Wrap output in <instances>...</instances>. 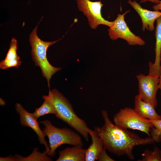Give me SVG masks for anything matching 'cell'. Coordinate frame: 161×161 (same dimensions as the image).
I'll return each mask as SVG.
<instances>
[{
	"mask_svg": "<svg viewBox=\"0 0 161 161\" xmlns=\"http://www.w3.org/2000/svg\"><path fill=\"white\" fill-rule=\"evenodd\" d=\"M101 113L104 125L95 127L94 131L101 139L103 146L111 153L119 157L125 155L130 160H134L132 150L134 146L154 143L150 137H140L136 134L113 123L106 111L103 110Z\"/></svg>",
	"mask_w": 161,
	"mask_h": 161,
	"instance_id": "obj_1",
	"label": "cell"
},
{
	"mask_svg": "<svg viewBox=\"0 0 161 161\" xmlns=\"http://www.w3.org/2000/svg\"><path fill=\"white\" fill-rule=\"evenodd\" d=\"M44 100L49 102L57 112L56 117L62 120L80 134L86 141L89 140V133L86 129L87 124L79 118L74 111L68 99L57 89L49 90L48 95H43Z\"/></svg>",
	"mask_w": 161,
	"mask_h": 161,
	"instance_id": "obj_2",
	"label": "cell"
},
{
	"mask_svg": "<svg viewBox=\"0 0 161 161\" xmlns=\"http://www.w3.org/2000/svg\"><path fill=\"white\" fill-rule=\"evenodd\" d=\"M39 23L30 35L29 41L32 47V58L35 65L40 68L43 76L47 80L48 86L50 89V78L53 75L61 68L55 67L49 63L47 58V52L49 46L59 40L52 42H46L41 39L37 34Z\"/></svg>",
	"mask_w": 161,
	"mask_h": 161,
	"instance_id": "obj_3",
	"label": "cell"
},
{
	"mask_svg": "<svg viewBox=\"0 0 161 161\" xmlns=\"http://www.w3.org/2000/svg\"><path fill=\"white\" fill-rule=\"evenodd\" d=\"M40 123L44 126L43 131L49 140L50 150L47 154L48 156H54L57 148L64 144L74 146L83 145L81 136L72 130L66 128H60L56 127L47 119Z\"/></svg>",
	"mask_w": 161,
	"mask_h": 161,
	"instance_id": "obj_4",
	"label": "cell"
},
{
	"mask_svg": "<svg viewBox=\"0 0 161 161\" xmlns=\"http://www.w3.org/2000/svg\"><path fill=\"white\" fill-rule=\"evenodd\" d=\"M113 121L114 124L120 127L138 130L144 132L150 137V131L154 127L147 119L140 116L134 109L127 107L120 109L114 115Z\"/></svg>",
	"mask_w": 161,
	"mask_h": 161,
	"instance_id": "obj_5",
	"label": "cell"
},
{
	"mask_svg": "<svg viewBox=\"0 0 161 161\" xmlns=\"http://www.w3.org/2000/svg\"><path fill=\"white\" fill-rule=\"evenodd\" d=\"M80 11L83 12L87 18L89 25L93 29L103 24L109 27L112 26L114 21L105 20L102 16L101 9L103 4L101 1H92L90 0H76Z\"/></svg>",
	"mask_w": 161,
	"mask_h": 161,
	"instance_id": "obj_6",
	"label": "cell"
},
{
	"mask_svg": "<svg viewBox=\"0 0 161 161\" xmlns=\"http://www.w3.org/2000/svg\"><path fill=\"white\" fill-rule=\"evenodd\" d=\"M129 12L130 10H128L123 14H118L113 25L108 29L109 35L113 40L118 38L124 39L130 45H144L145 42L131 31L125 21V15Z\"/></svg>",
	"mask_w": 161,
	"mask_h": 161,
	"instance_id": "obj_7",
	"label": "cell"
},
{
	"mask_svg": "<svg viewBox=\"0 0 161 161\" xmlns=\"http://www.w3.org/2000/svg\"><path fill=\"white\" fill-rule=\"evenodd\" d=\"M138 93L141 99L152 105L155 108L157 106L156 95L159 89V77L149 74H140L137 75Z\"/></svg>",
	"mask_w": 161,
	"mask_h": 161,
	"instance_id": "obj_8",
	"label": "cell"
},
{
	"mask_svg": "<svg viewBox=\"0 0 161 161\" xmlns=\"http://www.w3.org/2000/svg\"><path fill=\"white\" fill-rule=\"evenodd\" d=\"M15 109L19 115L21 124L23 126L30 128L35 132L40 144L44 145L46 148L45 151L48 154L50 149L45 139L46 135L44 131L40 129L37 120L32 116L31 113L27 112L19 103L16 104Z\"/></svg>",
	"mask_w": 161,
	"mask_h": 161,
	"instance_id": "obj_9",
	"label": "cell"
},
{
	"mask_svg": "<svg viewBox=\"0 0 161 161\" xmlns=\"http://www.w3.org/2000/svg\"><path fill=\"white\" fill-rule=\"evenodd\" d=\"M128 2L140 16L142 23V30L144 31L146 29L152 31L154 30V22L157 18L161 16V11H152L145 9L135 1H132L129 0Z\"/></svg>",
	"mask_w": 161,
	"mask_h": 161,
	"instance_id": "obj_10",
	"label": "cell"
},
{
	"mask_svg": "<svg viewBox=\"0 0 161 161\" xmlns=\"http://www.w3.org/2000/svg\"><path fill=\"white\" fill-rule=\"evenodd\" d=\"M157 26L155 30L156 41L155 52V58L154 63L149 62V73L160 77L161 74V16L156 19Z\"/></svg>",
	"mask_w": 161,
	"mask_h": 161,
	"instance_id": "obj_11",
	"label": "cell"
},
{
	"mask_svg": "<svg viewBox=\"0 0 161 161\" xmlns=\"http://www.w3.org/2000/svg\"><path fill=\"white\" fill-rule=\"evenodd\" d=\"M82 145L68 147L59 152V156L56 161H84L86 149Z\"/></svg>",
	"mask_w": 161,
	"mask_h": 161,
	"instance_id": "obj_12",
	"label": "cell"
},
{
	"mask_svg": "<svg viewBox=\"0 0 161 161\" xmlns=\"http://www.w3.org/2000/svg\"><path fill=\"white\" fill-rule=\"evenodd\" d=\"M155 109L151 104L142 100L139 95H135L134 109L140 116L150 120H161V116L157 113Z\"/></svg>",
	"mask_w": 161,
	"mask_h": 161,
	"instance_id": "obj_13",
	"label": "cell"
},
{
	"mask_svg": "<svg viewBox=\"0 0 161 161\" xmlns=\"http://www.w3.org/2000/svg\"><path fill=\"white\" fill-rule=\"evenodd\" d=\"M86 129L91 136L92 142L86 149L85 161H95L97 160L99 154L103 147V143L94 130L88 127Z\"/></svg>",
	"mask_w": 161,
	"mask_h": 161,
	"instance_id": "obj_14",
	"label": "cell"
},
{
	"mask_svg": "<svg viewBox=\"0 0 161 161\" xmlns=\"http://www.w3.org/2000/svg\"><path fill=\"white\" fill-rule=\"evenodd\" d=\"M45 151L43 153L38 151L37 148H35L32 153L26 157H24L18 154L14 155L15 161H50L52 159L48 156Z\"/></svg>",
	"mask_w": 161,
	"mask_h": 161,
	"instance_id": "obj_15",
	"label": "cell"
},
{
	"mask_svg": "<svg viewBox=\"0 0 161 161\" xmlns=\"http://www.w3.org/2000/svg\"><path fill=\"white\" fill-rule=\"evenodd\" d=\"M42 105L39 108L35 109V112L31 113L32 116L36 119L41 116L49 114H57V112L53 106L47 100H44Z\"/></svg>",
	"mask_w": 161,
	"mask_h": 161,
	"instance_id": "obj_16",
	"label": "cell"
},
{
	"mask_svg": "<svg viewBox=\"0 0 161 161\" xmlns=\"http://www.w3.org/2000/svg\"><path fill=\"white\" fill-rule=\"evenodd\" d=\"M137 161H161V150L157 147L152 151L147 149L142 154L141 159Z\"/></svg>",
	"mask_w": 161,
	"mask_h": 161,
	"instance_id": "obj_17",
	"label": "cell"
},
{
	"mask_svg": "<svg viewBox=\"0 0 161 161\" xmlns=\"http://www.w3.org/2000/svg\"><path fill=\"white\" fill-rule=\"evenodd\" d=\"M154 126L150 131V137L154 142L159 143L161 136V120H154L147 119Z\"/></svg>",
	"mask_w": 161,
	"mask_h": 161,
	"instance_id": "obj_18",
	"label": "cell"
},
{
	"mask_svg": "<svg viewBox=\"0 0 161 161\" xmlns=\"http://www.w3.org/2000/svg\"><path fill=\"white\" fill-rule=\"evenodd\" d=\"M17 40L13 38L10 42L9 49L4 59L10 60L16 59L20 60V58L17 53Z\"/></svg>",
	"mask_w": 161,
	"mask_h": 161,
	"instance_id": "obj_19",
	"label": "cell"
},
{
	"mask_svg": "<svg viewBox=\"0 0 161 161\" xmlns=\"http://www.w3.org/2000/svg\"><path fill=\"white\" fill-rule=\"evenodd\" d=\"M21 64V61L17 59H4L0 62V68L1 69H5L11 67L18 68Z\"/></svg>",
	"mask_w": 161,
	"mask_h": 161,
	"instance_id": "obj_20",
	"label": "cell"
},
{
	"mask_svg": "<svg viewBox=\"0 0 161 161\" xmlns=\"http://www.w3.org/2000/svg\"><path fill=\"white\" fill-rule=\"evenodd\" d=\"M106 149L104 146L100 152L97 160L99 161H114L113 159L110 157L106 153Z\"/></svg>",
	"mask_w": 161,
	"mask_h": 161,
	"instance_id": "obj_21",
	"label": "cell"
},
{
	"mask_svg": "<svg viewBox=\"0 0 161 161\" xmlns=\"http://www.w3.org/2000/svg\"><path fill=\"white\" fill-rule=\"evenodd\" d=\"M0 161H15V157L14 156L10 155L5 157H0Z\"/></svg>",
	"mask_w": 161,
	"mask_h": 161,
	"instance_id": "obj_22",
	"label": "cell"
},
{
	"mask_svg": "<svg viewBox=\"0 0 161 161\" xmlns=\"http://www.w3.org/2000/svg\"><path fill=\"white\" fill-rule=\"evenodd\" d=\"M148 1L157 4L159 3L160 1L159 0H140V2L141 3H145Z\"/></svg>",
	"mask_w": 161,
	"mask_h": 161,
	"instance_id": "obj_23",
	"label": "cell"
},
{
	"mask_svg": "<svg viewBox=\"0 0 161 161\" xmlns=\"http://www.w3.org/2000/svg\"><path fill=\"white\" fill-rule=\"evenodd\" d=\"M153 8L155 10H161V1L158 4L154 5Z\"/></svg>",
	"mask_w": 161,
	"mask_h": 161,
	"instance_id": "obj_24",
	"label": "cell"
},
{
	"mask_svg": "<svg viewBox=\"0 0 161 161\" xmlns=\"http://www.w3.org/2000/svg\"><path fill=\"white\" fill-rule=\"evenodd\" d=\"M159 89L160 90V95L161 96V74L159 77Z\"/></svg>",
	"mask_w": 161,
	"mask_h": 161,
	"instance_id": "obj_25",
	"label": "cell"
},
{
	"mask_svg": "<svg viewBox=\"0 0 161 161\" xmlns=\"http://www.w3.org/2000/svg\"><path fill=\"white\" fill-rule=\"evenodd\" d=\"M160 142H161V136L160 137Z\"/></svg>",
	"mask_w": 161,
	"mask_h": 161,
	"instance_id": "obj_26",
	"label": "cell"
}]
</instances>
